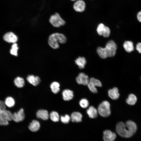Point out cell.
Here are the masks:
<instances>
[{
  "instance_id": "obj_23",
  "label": "cell",
  "mask_w": 141,
  "mask_h": 141,
  "mask_svg": "<svg viewBox=\"0 0 141 141\" xmlns=\"http://www.w3.org/2000/svg\"><path fill=\"white\" fill-rule=\"evenodd\" d=\"M14 83L15 85L19 88L23 87L25 85V81L24 79L20 77L16 78L14 80Z\"/></svg>"
},
{
  "instance_id": "obj_22",
  "label": "cell",
  "mask_w": 141,
  "mask_h": 141,
  "mask_svg": "<svg viewBox=\"0 0 141 141\" xmlns=\"http://www.w3.org/2000/svg\"><path fill=\"white\" fill-rule=\"evenodd\" d=\"M137 101V98L133 94H130L126 100V103L130 105H133L135 104Z\"/></svg>"
},
{
  "instance_id": "obj_29",
  "label": "cell",
  "mask_w": 141,
  "mask_h": 141,
  "mask_svg": "<svg viewBox=\"0 0 141 141\" xmlns=\"http://www.w3.org/2000/svg\"><path fill=\"white\" fill-rule=\"evenodd\" d=\"M80 106L83 108H87L89 106V102L88 100L86 98H83L79 101Z\"/></svg>"
},
{
  "instance_id": "obj_25",
  "label": "cell",
  "mask_w": 141,
  "mask_h": 141,
  "mask_svg": "<svg viewBox=\"0 0 141 141\" xmlns=\"http://www.w3.org/2000/svg\"><path fill=\"white\" fill-rule=\"evenodd\" d=\"M49 117L51 120L54 122H57L59 120V116L57 112L52 111L50 114Z\"/></svg>"
},
{
  "instance_id": "obj_28",
  "label": "cell",
  "mask_w": 141,
  "mask_h": 141,
  "mask_svg": "<svg viewBox=\"0 0 141 141\" xmlns=\"http://www.w3.org/2000/svg\"><path fill=\"white\" fill-rule=\"evenodd\" d=\"M89 82L96 87H101L102 86L101 82L99 80L94 78H91L89 80Z\"/></svg>"
},
{
  "instance_id": "obj_31",
  "label": "cell",
  "mask_w": 141,
  "mask_h": 141,
  "mask_svg": "<svg viewBox=\"0 0 141 141\" xmlns=\"http://www.w3.org/2000/svg\"><path fill=\"white\" fill-rule=\"evenodd\" d=\"M87 85L89 89L92 92L94 93L97 92V90L96 87L91 83L89 82Z\"/></svg>"
},
{
  "instance_id": "obj_8",
  "label": "cell",
  "mask_w": 141,
  "mask_h": 141,
  "mask_svg": "<svg viewBox=\"0 0 141 141\" xmlns=\"http://www.w3.org/2000/svg\"><path fill=\"white\" fill-rule=\"evenodd\" d=\"M86 4L83 0H77L74 2L73 7L74 10L78 13H82L85 10Z\"/></svg>"
},
{
  "instance_id": "obj_35",
  "label": "cell",
  "mask_w": 141,
  "mask_h": 141,
  "mask_svg": "<svg viewBox=\"0 0 141 141\" xmlns=\"http://www.w3.org/2000/svg\"><path fill=\"white\" fill-rule=\"evenodd\" d=\"M71 1H75L77 0H70Z\"/></svg>"
},
{
  "instance_id": "obj_16",
  "label": "cell",
  "mask_w": 141,
  "mask_h": 141,
  "mask_svg": "<svg viewBox=\"0 0 141 141\" xmlns=\"http://www.w3.org/2000/svg\"><path fill=\"white\" fill-rule=\"evenodd\" d=\"M62 95L63 99L66 101L72 99L74 96L73 91L69 89L64 90L62 92Z\"/></svg>"
},
{
  "instance_id": "obj_33",
  "label": "cell",
  "mask_w": 141,
  "mask_h": 141,
  "mask_svg": "<svg viewBox=\"0 0 141 141\" xmlns=\"http://www.w3.org/2000/svg\"><path fill=\"white\" fill-rule=\"evenodd\" d=\"M136 49L138 52L141 53V43H139L137 44L136 46Z\"/></svg>"
},
{
  "instance_id": "obj_27",
  "label": "cell",
  "mask_w": 141,
  "mask_h": 141,
  "mask_svg": "<svg viewBox=\"0 0 141 141\" xmlns=\"http://www.w3.org/2000/svg\"><path fill=\"white\" fill-rule=\"evenodd\" d=\"M18 47L16 43H14L12 45L11 49L10 50V54L15 56H17L18 55L17 50Z\"/></svg>"
},
{
  "instance_id": "obj_3",
  "label": "cell",
  "mask_w": 141,
  "mask_h": 141,
  "mask_svg": "<svg viewBox=\"0 0 141 141\" xmlns=\"http://www.w3.org/2000/svg\"><path fill=\"white\" fill-rule=\"evenodd\" d=\"M65 36L62 34L55 33L50 35L49 37L48 42L50 46L52 48L56 49L59 47L58 42L64 43L66 41Z\"/></svg>"
},
{
  "instance_id": "obj_5",
  "label": "cell",
  "mask_w": 141,
  "mask_h": 141,
  "mask_svg": "<svg viewBox=\"0 0 141 141\" xmlns=\"http://www.w3.org/2000/svg\"><path fill=\"white\" fill-rule=\"evenodd\" d=\"M13 114L9 111L6 109L2 110L0 113V125H7L8 121L12 120Z\"/></svg>"
},
{
  "instance_id": "obj_6",
  "label": "cell",
  "mask_w": 141,
  "mask_h": 141,
  "mask_svg": "<svg viewBox=\"0 0 141 141\" xmlns=\"http://www.w3.org/2000/svg\"><path fill=\"white\" fill-rule=\"evenodd\" d=\"M49 21L50 24L55 27H60L64 25L66 23L65 21L58 13L52 15L50 18Z\"/></svg>"
},
{
  "instance_id": "obj_30",
  "label": "cell",
  "mask_w": 141,
  "mask_h": 141,
  "mask_svg": "<svg viewBox=\"0 0 141 141\" xmlns=\"http://www.w3.org/2000/svg\"><path fill=\"white\" fill-rule=\"evenodd\" d=\"M61 121L64 124L68 123L71 120L70 117L68 115L66 114L64 116H62L60 117Z\"/></svg>"
},
{
  "instance_id": "obj_21",
  "label": "cell",
  "mask_w": 141,
  "mask_h": 141,
  "mask_svg": "<svg viewBox=\"0 0 141 141\" xmlns=\"http://www.w3.org/2000/svg\"><path fill=\"white\" fill-rule=\"evenodd\" d=\"M123 47L125 51L128 52H130L134 49L133 45L131 41H125L123 44Z\"/></svg>"
},
{
  "instance_id": "obj_7",
  "label": "cell",
  "mask_w": 141,
  "mask_h": 141,
  "mask_svg": "<svg viewBox=\"0 0 141 141\" xmlns=\"http://www.w3.org/2000/svg\"><path fill=\"white\" fill-rule=\"evenodd\" d=\"M96 30L97 33L100 36L105 37H108L110 36V28L102 23H100L98 25Z\"/></svg>"
},
{
  "instance_id": "obj_9",
  "label": "cell",
  "mask_w": 141,
  "mask_h": 141,
  "mask_svg": "<svg viewBox=\"0 0 141 141\" xmlns=\"http://www.w3.org/2000/svg\"><path fill=\"white\" fill-rule=\"evenodd\" d=\"M89 80L88 75L83 73H80L76 78V81L79 84L87 85Z\"/></svg>"
},
{
  "instance_id": "obj_26",
  "label": "cell",
  "mask_w": 141,
  "mask_h": 141,
  "mask_svg": "<svg viewBox=\"0 0 141 141\" xmlns=\"http://www.w3.org/2000/svg\"><path fill=\"white\" fill-rule=\"evenodd\" d=\"M4 102L6 105L9 107H13L15 104L14 99L10 97H7L5 99Z\"/></svg>"
},
{
  "instance_id": "obj_1",
  "label": "cell",
  "mask_w": 141,
  "mask_h": 141,
  "mask_svg": "<svg viewBox=\"0 0 141 141\" xmlns=\"http://www.w3.org/2000/svg\"><path fill=\"white\" fill-rule=\"evenodd\" d=\"M137 126L136 123L131 120L127 121L125 124L122 122H118L116 126V131L122 137L129 138L136 132Z\"/></svg>"
},
{
  "instance_id": "obj_19",
  "label": "cell",
  "mask_w": 141,
  "mask_h": 141,
  "mask_svg": "<svg viewBox=\"0 0 141 141\" xmlns=\"http://www.w3.org/2000/svg\"><path fill=\"white\" fill-rule=\"evenodd\" d=\"M40 126L39 122L37 120H34L30 123L28 127L30 130L33 132H35L38 131Z\"/></svg>"
},
{
  "instance_id": "obj_20",
  "label": "cell",
  "mask_w": 141,
  "mask_h": 141,
  "mask_svg": "<svg viewBox=\"0 0 141 141\" xmlns=\"http://www.w3.org/2000/svg\"><path fill=\"white\" fill-rule=\"evenodd\" d=\"M75 63L80 69H83L84 68L86 61L84 57H79L75 60Z\"/></svg>"
},
{
  "instance_id": "obj_11",
  "label": "cell",
  "mask_w": 141,
  "mask_h": 141,
  "mask_svg": "<svg viewBox=\"0 0 141 141\" xmlns=\"http://www.w3.org/2000/svg\"><path fill=\"white\" fill-rule=\"evenodd\" d=\"M24 110L22 108L20 109L17 112L13 114L12 120L16 122H19L22 121L25 118Z\"/></svg>"
},
{
  "instance_id": "obj_24",
  "label": "cell",
  "mask_w": 141,
  "mask_h": 141,
  "mask_svg": "<svg viewBox=\"0 0 141 141\" xmlns=\"http://www.w3.org/2000/svg\"><path fill=\"white\" fill-rule=\"evenodd\" d=\"M60 85L57 82H54L50 85V87L52 92L54 94L57 93L60 90Z\"/></svg>"
},
{
  "instance_id": "obj_14",
  "label": "cell",
  "mask_w": 141,
  "mask_h": 141,
  "mask_svg": "<svg viewBox=\"0 0 141 141\" xmlns=\"http://www.w3.org/2000/svg\"><path fill=\"white\" fill-rule=\"evenodd\" d=\"M37 117L43 120H48L49 117L48 112L46 110L41 109L38 110L36 113Z\"/></svg>"
},
{
  "instance_id": "obj_2",
  "label": "cell",
  "mask_w": 141,
  "mask_h": 141,
  "mask_svg": "<svg viewBox=\"0 0 141 141\" xmlns=\"http://www.w3.org/2000/svg\"><path fill=\"white\" fill-rule=\"evenodd\" d=\"M117 45L112 40L109 41L105 48L99 47L97 49V52L99 56L104 59L108 57L114 56L115 54Z\"/></svg>"
},
{
  "instance_id": "obj_34",
  "label": "cell",
  "mask_w": 141,
  "mask_h": 141,
  "mask_svg": "<svg viewBox=\"0 0 141 141\" xmlns=\"http://www.w3.org/2000/svg\"><path fill=\"white\" fill-rule=\"evenodd\" d=\"M137 18L138 21L141 22V11H139L137 13Z\"/></svg>"
},
{
  "instance_id": "obj_10",
  "label": "cell",
  "mask_w": 141,
  "mask_h": 141,
  "mask_svg": "<svg viewBox=\"0 0 141 141\" xmlns=\"http://www.w3.org/2000/svg\"><path fill=\"white\" fill-rule=\"evenodd\" d=\"M3 38L6 42L9 43H15L17 40V36L13 33L10 32L6 33L3 36Z\"/></svg>"
},
{
  "instance_id": "obj_12",
  "label": "cell",
  "mask_w": 141,
  "mask_h": 141,
  "mask_svg": "<svg viewBox=\"0 0 141 141\" xmlns=\"http://www.w3.org/2000/svg\"><path fill=\"white\" fill-rule=\"evenodd\" d=\"M116 137L115 134L109 130L103 132V139L104 141H114Z\"/></svg>"
},
{
  "instance_id": "obj_13",
  "label": "cell",
  "mask_w": 141,
  "mask_h": 141,
  "mask_svg": "<svg viewBox=\"0 0 141 141\" xmlns=\"http://www.w3.org/2000/svg\"><path fill=\"white\" fill-rule=\"evenodd\" d=\"M108 95L109 97L113 100L118 99L120 96L118 89L116 87L109 90L108 91Z\"/></svg>"
},
{
  "instance_id": "obj_15",
  "label": "cell",
  "mask_w": 141,
  "mask_h": 141,
  "mask_svg": "<svg viewBox=\"0 0 141 141\" xmlns=\"http://www.w3.org/2000/svg\"><path fill=\"white\" fill-rule=\"evenodd\" d=\"M27 79L29 83L34 86L37 85L40 82V79L39 77L33 75H28Z\"/></svg>"
},
{
  "instance_id": "obj_17",
  "label": "cell",
  "mask_w": 141,
  "mask_h": 141,
  "mask_svg": "<svg viewBox=\"0 0 141 141\" xmlns=\"http://www.w3.org/2000/svg\"><path fill=\"white\" fill-rule=\"evenodd\" d=\"M70 117L72 122H79L82 121V115L78 112H74L72 113Z\"/></svg>"
},
{
  "instance_id": "obj_4",
  "label": "cell",
  "mask_w": 141,
  "mask_h": 141,
  "mask_svg": "<svg viewBox=\"0 0 141 141\" xmlns=\"http://www.w3.org/2000/svg\"><path fill=\"white\" fill-rule=\"evenodd\" d=\"M97 110L98 113L103 117H107L110 114V105L107 101H104L99 105Z\"/></svg>"
},
{
  "instance_id": "obj_18",
  "label": "cell",
  "mask_w": 141,
  "mask_h": 141,
  "mask_svg": "<svg viewBox=\"0 0 141 141\" xmlns=\"http://www.w3.org/2000/svg\"><path fill=\"white\" fill-rule=\"evenodd\" d=\"M86 112L89 117L91 118H94L98 115L97 110L93 106H90L86 111Z\"/></svg>"
},
{
  "instance_id": "obj_32",
  "label": "cell",
  "mask_w": 141,
  "mask_h": 141,
  "mask_svg": "<svg viewBox=\"0 0 141 141\" xmlns=\"http://www.w3.org/2000/svg\"><path fill=\"white\" fill-rule=\"evenodd\" d=\"M6 105L3 101L0 100V107L3 110L6 109Z\"/></svg>"
}]
</instances>
